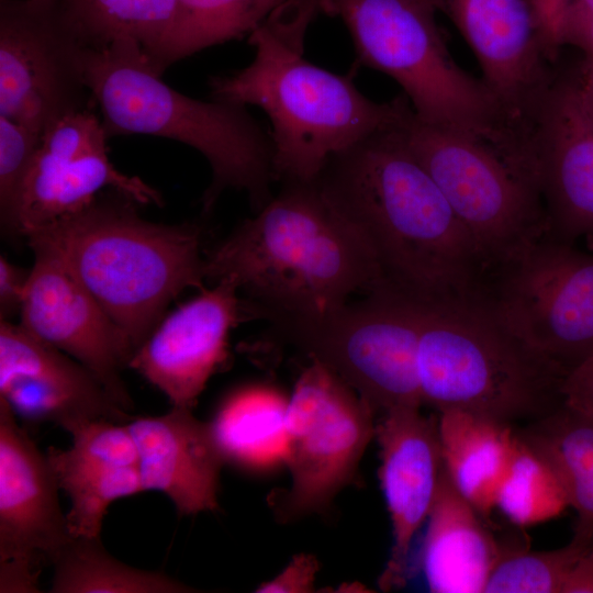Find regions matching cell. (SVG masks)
Masks as SVG:
<instances>
[{
  "label": "cell",
  "instance_id": "1",
  "mask_svg": "<svg viewBox=\"0 0 593 593\" xmlns=\"http://www.w3.org/2000/svg\"><path fill=\"white\" fill-rule=\"evenodd\" d=\"M399 120L332 156L317 184L373 254L383 287L426 302L482 301L488 264Z\"/></svg>",
  "mask_w": 593,
  "mask_h": 593
},
{
  "label": "cell",
  "instance_id": "2",
  "mask_svg": "<svg viewBox=\"0 0 593 593\" xmlns=\"http://www.w3.org/2000/svg\"><path fill=\"white\" fill-rule=\"evenodd\" d=\"M205 279L234 281L246 315L269 323L320 315L383 286L373 254L317 181L281 182L205 254Z\"/></svg>",
  "mask_w": 593,
  "mask_h": 593
},
{
  "label": "cell",
  "instance_id": "3",
  "mask_svg": "<svg viewBox=\"0 0 593 593\" xmlns=\"http://www.w3.org/2000/svg\"><path fill=\"white\" fill-rule=\"evenodd\" d=\"M135 204L118 191L99 194L24 238L66 265L136 351L171 300L206 279L201 230L149 222Z\"/></svg>",
  "mask_w": 593,
  "mask_h": 593
},
{
  "label": "cell",
  "instance_id": "4",
  "mask_svg": "<svg viewBox=\"0 0 593 593\" xmlns=\"http://www.w3.org/2000/svg\"><path fill=\"white\" fill-rule=\"evenodd\" d=\"M82 68L108 137L143 134L169 138L205 157L212 179L202 197L204 212L227 189L244 191L254 212L273 197L277 179L271 136L245 105L202 101L175 90L132 40L85 49Z\"/></svg>",
  "mask_w": 593,
  "mask_h": 593
},
{
  "label": "cell",
  "instance_id": "5",
  "mask_svg": "<svg viewBox=\"0 0 593 593\" xmlns=\"http://www.w3.org/2000/svg\"><path fill=\"white\" fill-rule=\"evenodd\" d=\"M246 67L210 82L215 100L256 105L271 122L273 168L280 182L316 181L327 160L394 124L410 104L402 93L376 102L354 83L303 57L264 23L248 36Z\"/></svg>",
  "mask_w": 593,
  "mask_h": 593
},
{
  "label": "cell",
  "instance_id": "6",
  "mask_svg": "<svg viewBox=\"0 0 593 593\" xmlns=\"http://www.w3.org/2000/svg\"><path fill=\"white\" fill-rule=\"evenodd\" d=\"M418 301L422 402L512 425L563 404L568 372L517 337L483 301Z\"/></svg>",
  "mask_w": 593,
  "mask_h": 593
},
{
  "label": "cell",
  "instance_id": "7",
  "mask_svg": "<svg viewBox=\"0 0 593 593\" xmlns=\"http://www.w3.org/2000/svg\"><path fill=\"white\" fill-rule=\"evenodd\" d=\"M429 0H323L321 13L346 25L358 65L379 70L402 88L414 114L493 141L514 128L482 79L450 55Z\"/></svg>",
  "mask_w": 593,
  "mask_h": 593
},
{
  "label": "cell",
  "instance_id": "8",
  "mask_svg": "<svg viewBox=\"0 0 593 593\" xmlns=\"http://www.w3.org/2000/svg\"><path fill=\"white\" fill-rule=\"evenodd\" d=\"M399 128L473 237L491 280L547 232L541 197L519 174L507 147L481 135L422 121L411 104Z\"/></svg>",
  "mask_w": 593,
  "mask_h": 593
},
{
  "label": "cell",
  "instance_id": "9",
  "mask_svg": "<svg viewBox=\"0 0 593 593\" xmlns=\"http://www.w3.org/2000/svg\"><path fill=\"white\" fill-rule=\"evenodd\" d=\"M270 324L281 340L336 374L374 413L423 405L416 299L382 287L323 314Z\"/></svg>",
  "mask_w": 593,
  "mask_h": 593
},
{
  "label": "cell",
  "instance_id": "10",
  "mask_svg": "<svg viewBox=\"0 0 593 593\" xmlns=\"http://www.w3.org/2000/svg\"><path fill=\"white\" fill-rule=\"evenodd\" d=\"M374 414L336 374L310 361L288 401L284 465L291 484L269 496L278 522L322 513L351 483L376 436Z\"/></svg>",
  "mask_w": 593,
  "mask_h": 593
},
{
  "label": "cell",
  "instance_id": "11",
  "mask_svg": "<svg viewBox=\"0 0 593 593\" xmlns=\"http://www.w3.org/2000/svg\"><path fill=\"white\" fill-rule=\"evenodd\" d=\"M484 302L568 373L593 355V253L545 233L493 277Z\"/></svg>",
  "mask_w": 593,
  "mask_h": 593
},
{
  "label": "cell",
  "instance_id": "12",
  "mask_svg": "<svg viewBox=\"0 0 593 593\" xmlns=\"http://www.w3.org/2000/svg\"><path fill=\"white\" fill-rule=\"evenodd\" d=\"M83 51L58 0H1L0 115L43 136L66 115L96 107Z\"/></svg>",
  "mask_w": 593,
  "mask_h": 593
},
{
  "label": "cell",
  "instance_id": "13",
  "mask_svg": "<svg viewBox=\"0 0 593 593\" xmlns=\"http://www.w3.org/2000/svg\"><path fill=\"white\" fill-rule=\"evenodd\" d=\"M544 203L547 233L593 248V107L585 59L559 63L522 122Z\"/></svg>",
  "mask_w": 593,
  "mask_h": 593
},
{
  "label": "cell",
  "instance_id": "14",
  "mask_svg": "<svg viewBox=\"0 0 593 593\" xmlns=\"http://www.w3.org/2000/svg\"><path fill=\"white\" fill-rule=\"evenodd\" d=\"M47 460L0 398V592H38L43 567L71 540Z\"/></svg>",
  "mask_w": 593,
  "mask_h": 593
},
{
  "label": "cell",
  "instance_id": "15",
  "mask_svg": "<svg viewBox=\"0 0 593 593\" xmlns=\"http://www.w3.org/2000/svg\"><path fill=\"white\" fill-rule=\"evenodd\" d=\"M107 138L92 109L66 115L51 126L20 189L9 234L25 237L82 210L108 188L138 204L161 205L157 190L112 165Z\"/></svg>",
  "mask_w": 593,
  "mask_h": 593
},
{
  "label": "cell",
  "instance_id": "16",
  "mask_svg": "<svg viewBox=\"0 0 593 593\" xmlns=\"http://www.w3.org/2000/svg\"><path fill=\"white\" fill-rule=\"evenodd\" d=\"M429 1L462 35L508 120L521 122L559 63L561 48L545 1Z\"/></svg>",
  "mask_w": 593,
  "mask_h": 593
},
{
  "label": "cell",
  "instance_id": "17",
  "mask_svg": "<svg viewBox=\"0 0 593 593\" xmlns=\"http://www.w3.org/2000/svg\"><path fill=\"white\" fill-rule=\"evenodd\" d=\"M20 324L92 371L128 413L133 401L122 371L135 353L130 340L66 265L46 249L33 248Z\"/></svg>",
  "mask_w": 593,
  "mask_h": 593
},
{
  "label": "cell",
  "instance_id": "18",
  "mask_svg": "<svg viewBox=\"0 0 593 593\" xmlns=\"http://www.w3.org/2000/svg\"><path fill=\"white\" fill-rule=\"evenodd\" d=\"M0 398L19 419L66 432L91 419L134 417L81 362L8 320L0 321Z\"/></svg>",
  "mask_w": 593,
  "mask_h": 593
},
{
  "label": "cell",
  "instance_id": "19",
  "mask_svg": "<svg viewBox=\"0 0 593 593\" xmlns=\"http://www.w3.org/2000/svg\"><path fill=\"white\" fill-rule=\"evenodd\" d=\"M213 284L161 320L128 363L174 406H195L227 358L231 329L246 316L234 281Z\"/></svg>",
  "mask_w": 593,
  "mask_h": 593
},
{
  "label": "cell",
  "instance_id": "20",
  "mask_svg": "<svg viewBox=\"0 0 593 593\" xmlns=\"http://www.w3.org/2000/svg\"><path fill=\"white\" fill-rule=\"evenodd\" d=\"M379 478L392 525V547L379 588H403L410 578L414 538L427 521L444 470L438 419L417 407L381 414L376 423Z\"/></svg>",
  "mask_w": 593,
  "mask_h": 593
},
{
  "label": "cell",
  "instance_id": "21",
  "mask_svg": "<svg viewBox=\"0 0 593 593\" xmlns=\"http://www.w3.org/2000/svg\"><path fill=\"white\" fill-rule=\"evenodd\" d=\"M144 491L165 494L180 515L219 510L220 473L226 461L212 423L192 409L174 406L158 416L133 417Z\"/></svg>",
  "mask_w": 593,
  "mask_h": 593
},
{
  "label": "cell",
  "instance_id": "22",
  "mask_svg": "<svg viewBox=\"0 0 593 593\" xmlns=\"http://www.w3.org/2000/svg\"><path fill=\"white\" fill-rule=\"evenodd\" d=\"M68 449L49 447L47 460L60 490L70 501L72 537H99L109 506L144 492L138 455L127 423L99 418L68 430Z\"/></svg>",
  "mask_w": 593,
  "mask_h": 593
},
{
  "label": "cell",
  "instance_id": "23",
  "mask_svg": "<svg viewBox=\"0 0 593 593\" xmlns=\"http://www.w3.org/2000/svg\"><path fill=\"white\" fill-rule=\"evenodd\" d=\"M483 519L455 488L444 468L421 552V566L430 592L484 593L504 547Z\"/></svg>",
  "mask_w": 593,
  "mask_h": 593
},
{
  "label": "cell",
  "instance_id": "24",
  "mask_svg": "<svg viewBox=\"0 0 593 593\" xmlns=\"http://www.w3.org/2000/svg\"><path fill=\"white\" fill-rule=\"evenodd\" d=\"M438 434L447 475L488 519L511 466L517 434L510 424L456 409L439 413Z\"/></svg>",
  "mask_w": 593,
  "mask_h": 593
},
{
  "label": "cell",
  "instance_id": "25",
  "mask_svg": "<svg viewBox=\"0 0 593 593\" xmlns=\"http://www.w3.org/2000/svg\"><path fill=\"white\" fill-rule=\"evenodd\" d=\"M517 434L558 475L577 513L571 541L593 548V417L562 404Z\"/></svg>",
  "mask_w": 593,
  "mask_h": 593
},
{
  "label": "cell",
  "instance_id": "26",
  "mask_svg": "<svg viewBox=\"0 0 593 593\" xmlns=\"http://www.w3.org/2000/svg\"><path fill=\"white\" fill-rule=\"evenodd\" d=\"M289 398L266 385L232 395L212 423L226 460L253 469H269L287 457Z\"/></svg>",
  "mask_w": 593,
  "mask_h": 593
},
{
  "label": "cell",
  "instance_id": "27",
  "mask_svg": "<svg viewBox=\"0 0 593 593\" xmlns=\"http://www.w3.org/2000/svg\"><path fill=\"white\" fill-rule=\"evenodd\" d=\"M286 0H177L170 29L149 58L163 72L204 48L249 36Z\"/></svg>",
  "mask_w": 593,
  "mask_h": 593
},
{
  "label": "cell",
  "instance_id": "28",
  "mask_svg": "<svg viewBox=\"0 0 593 593\" xmlns=\"http://www.w3.org/2000/svg\"><path fill=\"white\" fill-rule=\"evenodd\" d=\"M177 0H58L63 16L83 48L118 40L137 42L150 58L172 23Z\"/></svg>",
  "mask_w": 593,
  "mask_h": 593
},
{
  "label": "cell",
  "instance_id": "29",
  "mask_svg": "<svg viewBox=\"0 0 593 593\" xmlns=\"http://www.w3.org/2000/svg\"><path fill=\"white\" fill-rule=\"evenodd\" d=\"M53 593H182L186 584L156 571L133 568L104 548L101 536L72 537L53 562Z\"/></svg>",
  "mask_w": 593,
  "mask_h": 593
},
{
  "label": "cell",
  "instance_id": "30",
  "mask_svg": "<svg viewBox=\"0 0 593 593\" xmlns=\"http://www.w3.org/2000/svg\"><path fill=\"white\" fill-rule=\"evenodd\" d=\"M568 506L566 491L555 470L517 434L515 452L497 491L495 507L512 524L529 527L558 517Z\"/></svg>",
  "mask_w": 593,
  "mask_h": 593
},
{
  "label": "cell",
  "instance_id": "31",
  "mask_svg": "<svg viewBox=\"0 0 593 593\" xmlns=\"http://www.w3.org/2000/svg\"><path fill=\"white\" fill-rule=\"evenodd\" d=\"M582 551L571 540L562 548L547 551L504 547L484 593H562Z\"/></svg>",
  "mask_w": 593,
  "mask_h": 593
},
{
  "label": "cell",
  "instance_id": "32",
  "mask_svg": "<svg viewBox=\"0 0 593 593\" xmlns=\"http://www.w3.org/2000/svg\"><path fill=\"white\" fill-rule=\"evenodd\" d=\"M42 136L0 115V217L9 234L20 189L30 170Z\"/></svg>",
  "mask_w": 593,
  "mask_h": 593
},
{
  "label": "cell",
  "instance_id": "33",
  "mask_svg": "<svg viewBox=\"0 0 593 593\" xmlns=\"http://www.w3.org/2000/svg\"><path fill=\"white\" fill-rule=\"evenodd\" d=\"M323 0H286L265 22L292 48L304 52L307 30L321 13Z\"/></svg>",
  "mask_w": 593,
  "mask_h": 593
},
{
  "label": "cell",
  "instance_id": "34",
  "mask_svg": "<svg viewBox=\"0 0 593 593\" xmlns=\"http://www.w3.org/2000/svg\"><path fill=\"white\" fill-rule=\"evenodd\" d=\"M560 48L572 46L593 58V0H569L555 25Z\"/></svg>",
  "mask_w": 593,
  "mask_h": 593
},
{
  "label": "cell",
  "instance_id": "35",
  "mask_svg": "<svg viewBox=\"0 0 593 593\" xmlns=\"http://www.w3.org/2000/svg\"><path fill=\"white\" fill-rule=\"evenodd\" d=\"M318 571L317 560L313 555L300 553L292 558L287 568L271 581L259 585L256 592L307 593L314 591Z\"/></svg>",
  "mask_w": 593,
  "mask_h": 593
},
{
  "label": "cell",
  "instance_id": "36",
  "mask_svg": "<svg viewBox=\"0 0 593 593\" xmlns=\"http://www.w3.org/2000/svg\"><path fill=\"white\" fill-rule=\"evenodd\" d=\"M561 393L564 405L593 417V355L568 373Z\"/></svg>",
  "mask_w": 593,
  "mask_h": 593
},
{
  "label": "cell",
  "instance_id": "37",
  "mask_svg": "<svg viewBox=\"0 0 593 593\" xmlns=\"http://www.w3.org/2000/svg\"><path fill=\"white\" fill-rule=\"evenodd\" d=\"M30 271H25L10 262L5 257L0 258V317L10 321L20 314Z\"/></svg>",
  "mask_w": 593,
  "mask_h": 593
},
{
  "label": "cell",
  "instance_id": "38",
  "mask_svg": "<svg viewBox=\"0 0 593 593\" xmlns=\"http://www.w3.org/2000/svg\"><path fill=\"white\" fill-rule=\"evenodd\" d=\"M562 593H593V548L583 549L567 578Z\"/></svg>",
  "mask_w": 593,
  "mask_h": 593
},
{
  "label": "cell",
  "instance_id": "39",
  "mask_svg": "<svg viewBox=\"0 0 593 593\" xmlns=\"http://www.w3.org/2000/svg\"><path fill=\"white\" fill-rule=\"evenodd\" d=\"M546 8L552 19L553 25H556V21L558 19V15L560 14L563 7L567 4L569 0H544Z\"/></svg>",
  "mask_w": 593,
  "mask_h": 593
},
{
  "label": "cell",
  "instance_id": "40",
  "mask_svg": "<svg viewBox=\"0 0 593 593\" xmlns=\"http://www.w3.org/2000/svg\"><path fill=\"white\" fill-rule=\"evenodd\" d=\"M586 85L593 107V58L585 57Z\"/></svg>",
  "mask_w": 593,
  "mask_h": 593
}]
</instances>
